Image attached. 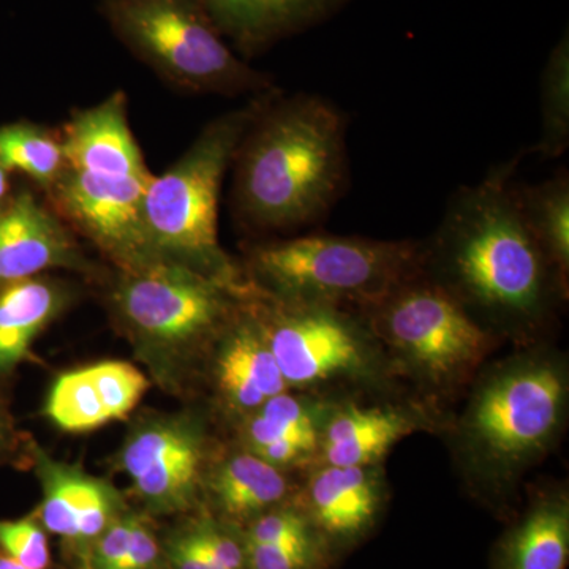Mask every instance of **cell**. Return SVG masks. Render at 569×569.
I'll return each mask as SVG.
<instances>
[{"instance_id": "obj_11", "label": "cell", "mask_w": 569, "mask_h": 569, "mask_svg": "<svg viewBox=\"0 0 569 569\" xmlns=\"http://www.w3.org/2000/svg\"><path fill=\"white\" fill-rule=\"evenodd\" d=\"M151 179L118 178L63 167L48 192L63 222L91 239L123 271L163 260L149 241L142 217V200Z\"/></svg>"}, {"instance_id": "obj_3", "label": "cell", "mask_w": 569, "mask_h": 569, "mask_svg": "<svg viewBox=\"0 0 569 569\" xmlns=\"http://www.w3.org/2000/svg\"><path fill=\"white\" fill-rule=\"evenodd\" d=\"M274 91L208 123L200 137L163 174L151 179L142 200L149 241L163 260L246 290L219 242V198L224 174L250 123Z\"/></svg>"}, {"instance_id": "obj_7", "label": "cell", "mask_w": 569, "mask_h": 569, "mask_svg": "<svg viewBox=\"0 0 569 569\" xmlns=\"http://www.w3.org/2000/svg\"><path fill=\"white\" fill-rule=\"evenodd\" d=\"M102 10L118 39L171 84L222 96L272 91L231 51L200 0H102Z\"/></svg>"}, {"instance_id": "obj_32", "label": "cell", "mask_w": 569, "mask_h": 569, "mask_svg": "<svg viewBox=\"0 0 569 569\" xmlns=\"http://www.w3.org/2000/svg\"><path fill=\"white\" fill-rule=\"evenodd\" d=\"M21 458L29 460V440L18 432L9 403L0 395V466Z\"/></svg>"}, {"instance_id": "obj_17", "label": "cell", "mask_w": 569, "mask_h": 569, "mask_svg": "<svg viewBox=\"0 0 569 569\" xmlns=\"http://www.w3.org/2000/svg\"><path fill=\"white\" fill-rule=\"evenodd\" d=\"M373 468L323 466L312 475L306 500L318 529L350 541L373 526L383 503V482Z\"/></svg>"}, {"instance_id": "obj_29", "label": "cell", "mask_w": 569, "mask_h": 569, "mask_svg": "<svg viewBox=\"0 0 569 569\" xmlns=\"http://www.w3.org/2000/svg\"><path fill=\"white\" fill-rule=\"evenodd\" d=\"M249 569H309L316 560V542L310 545H250L244 542Z\"/></svg>"}, {"instance_id": "obj_4", "label": "cell", "mask_w": 569, "mask_h": 569, "mask_svg": "<svg viewBox=\"0 0 569 569\" xmlns=\"http://www.w3.org/2000/svg\"><path fill=\"white\" fill-rule=\"evenodd\" d=\"M247 268L269 298L358 313L425 272V244L309 234L254 246Z\"/></svg>"}, {"instance_id": "obj_18", "label": "cell", "mask_w": 569, "mask_h": 569, "mask_svg": "<svg viewBox=\"0 0 569 569\" xmlns=\"http://www.w3.org/2000/svg\"><path fill=\"white\" fill-rule=\"evenodd\" d=\"M73 298L70 283L48 274L0 288V383L32 358L36 340Z\"/></svg>"}, {"instance_id": "obj_28", "label": "cell", "mask_w": 569, "mask_h": 569, "mask_svg": "<svg viewBox=\"0 0 569 569\" xmlns=\"http://www.w3.org/2000/svg\"><path fill=\"white\" fill-rule=\"evenodd\" d=\"M140 516L122 512L107 530L89 546L82 556V569H119L130 545Z\"/></svg>"}, {"instance_id": "obj_10", "label": "cell", "mask_w": 569, "mask_h": 569, "mask_svg": "<svg viewBox=\"0 0 569 569\" xmlns=\"http://www.w3.org/2000/svg\"><path fill=\"white\" fill-rule=\"evenodd\" d=\"M208 438L189 415H157L138 422L118 452L133 496L151 511H187L204 486Z\"/></svg>"}, {"instance_id": "obj_31", "label": "cell", "mask_w": 569, "mask_h": 569, "mask_svg": "<svg viewBox=\"0 0 569 569\" xmlns=\"http://www.w3.org/2000/svg\"><path fill=\"white\" fill-rule=\"evenodd\" d=\"M159 557L160 548L156 535L142 518L138 519L132 545L119 569H153Z\"/></svg>"}, {"instance_id": "obj_12", "label": "cell", "mask_w": 569, "mask_h": 569, "mask_svg": "<svg viewBox=\"0 0 569 569\" xmlns=\"http://www.w3.org/2000/svg\"><path fill=\"white\" fill-rule=\"evenodd\" d=\"M29 462L41 486L37 519L48 533L77 546L81 556L126 512L122 497L110 482L52 459L36 441H29Z\"/></svg>"}, {"instance_id": "obj_19", "label": "cell", "mask_w": 569, "mask_h": 569, "mask_svg": "<svg viewBox=\"0 0 569 569\" xmlns=\"http://www.w3.org/2000/svg\"><path fill=\"white\" fill-rule=\"evenodd\" d=\"M417 418L395 408L346 407L326 419L320 443L325 466L370 467L418 429Z\"/></svg>"}, {"instance_id": "obj_20", "label": "cell", "mask_w": 569, "mask_h": 569, "mask_svg": "<svg viewBox=\"0 0 569 569\" xmlns=\"http://www.w3.org/2000/svg\"><path fill=\"white\" fill-rule=\"evenodd\" d=\"M337 0H200L220 33L244 54L299 31Z\"/></svg>"}, {"instance_id": "obj_23", "label": "cell", "mask_w": 569, "mask_h": 569, "mask_svg": "<svg viewBox=\"0 0 569 569\" xmlns=\"http://www.w3.org/2000/svg\"><path fill=\"white\" fill-rule=\"evenodd\" d=\"M516 201L553 271L568 287L569 174L561 168L552 178L533 183L515 182Z\"/></svg>"}, {"instance_id": "obj_15", "label": "cell", "mask_w": 569, "mask_h": 569, "mask_svg": "<svg viewBox=\"0 0 569 569\" xmlns=\"http://www.w3.org/2000/svg\"><path fill=\"white\" fill-rule=\"evenodd\" d=\"M250 293L217 339L219 347L213 366L217 391L224 406L246 418L272 397L290 389L268 346Z\"/></svg>"}, {"instance_id": "obj_26", "label": "cell", "mask_w": 569, "mask_h": 569, "mask_svg": "<svg viewBox=\"0 0 569 569\" xmlns=\"http://www.w3.org/2000/svg\"><path fill=\"white\" fill-rule=\"evenodd\" d=\"M0 553L26 569L50 568V542L37 516L0 520Z\"/></svg>"}, {"instance_id": "obj_34", "label": "cell", "mask_w": 569, "mask_h": 569, "mask_svg": "<svg viewBox=\"0 0 569 569\" xmlns=\"http://www.w3.org/2000/svg\"><path fill=\"white\" fill-rule=\"evenodd\" d=\"M0 569H26V568L21 567V565H18L17 561L9 559V557L2 556V553H0Z\"/></svg>"}, {"instance_id": "obj_33", "label": "cell", "mask_w": 569, "mask_h": 569, "mask_svg": "<svg viewBox=\"0 0 569 569\" xmlns=\"http://www.w3.org/2000/svg\"><path fill=\"white\" fill-rule=\"evenodd\" d=\"M9 171L3 170V168L0 167V208H2V206L7 203V200H9Z\"/></svg>"}, {"instance_id": "obj_9", "label": "cell", "mask_w": 569, "mask_h": 569, "mask_svg": "<svg viewBox=\"0 0 569 569\" xmlns=\"http://www.w3.org/2000/svg\"><path fill=\"white\" fill-rule=\"evenodd\" d=\"M250 301L288 387H317L376 370L378 340L358 313L279 301L257 288Z\"/></svg>"}, {"instance_id": "obj_13", "label": "cell", "mask_w": 569, "mask_h": 569, "mask_svg": "<svg viewBox=\"0 0 569 569\" xmlns=\"http://www.w3.org/2000/svg\"><path fill=\"white\" fill-rule=\"evenodd\" d=\"M54 269H91L58 212L29 190L0 208V288L47 274Z\"/></svg>"}, {"instance_id": "obj_6", "label": "cell", "mask_w": 569, "mask_h": 569, "mask_svg": "<svg viewBox=\"0 0 569 569\" xmlns=\"http://www.w3.org/2000/svg\"><path fill=\"white\" fill-rule=\"evenodd\" d=\"M159 260L119 271L111 307L119 325L157 376L173 378L208 343L219 339L250 293Z\"/></svg>"}, {"instance_id": "obj_27", "label": "cell", "mask_w": 569, "mask_h": 569, "mask_svg": "<svg viewBox=\"0 0 569 569\" xmlns=\"http://www.w3.org/2000/svg\"><path fill=\"white\" fill-rule=\"evenodd\" d=\"M250 545H310L313 542L310 519L290 508H272L258 516L247 530Z\"/></svg>"}, {"instance_id": "obj_30", "label": "cell", "mask_w": 569, "mask_h": 569, "mask_svg": "<svg viewBox=\"0 0 569 569\" xmlns=\"http://www.w3.org/2000/svg\"><path fill=\"white\" fill-rule=\"evenodd\" d=\"M168 559L173 569H227L212 556L194 526L171 539Z\"/></svg>"}, {"instance_id": "obj_24", "label": "cell", "mask_w": 569, "mask_h": 569, "mask_svg": "<svg viewBox=\"0 0 569 569\" xmlns=\"http://www.w3.org/2000/svg\"><path fill=\"white\" fill-rule=\"evenodd\" d=\"M0 167L50 190L66 167L61 138L37 123H7L0 127Z\"/></svg>"}, {"instance_id": "obj_25", "label": "cell", "mask_w": 569, "mask_h": 569, "mask_svg": "<svg viewBox=\"0 0 569 569\" xmlns=\"http://www.w3.org/2000/svg\"><path fill=\"white\" fill-rule=\"evenodd\" d=\"M569 48L561 40L541 78V134L530 149L541 159H559L569 146Z\"/></svg>"}, {"instance_id": "obj_1", "label": "cell", "mask_w": 569, "mask_h": 569, "mask_svg": "<svg viewBox=\"0 0 569 569\" xmlns=\"http://www.w3.org/2000/svg\"><path fill=\"white\" fill-rule=\"evenodd\" d=\"M522 157L497 164L482 181L452 194L425 244V274L493 335H537L568 287L535 241L516 201Z\"/></svg>"}, {"instance_id": "obj_16", "label": "cell", "mask_w": 569, "mask_h": 569, "mask_svg": "<svg viewBox=\"0 0 569 569\" xmlns=\"http://www.w3.org/2000/svg\"><path fill=\"white\" fill-rule=\"evenodd\" d=\"M59 138L66 167L118 178H152L130 129L123 92L74 112Z\"/></svg>"}, {"instance_id": "obj_8", "label": "cell", "mask_w": 569, "mask_h": 569, "mask_svg": "<svg viewBox=\"0 0 569 569\" xmlns=\"http://www.w3.org/2000/svg\"><path fill=\"white\" fill-rule=\"evenodd\" d=\"M358 316L403 365L441 387L475 372L496 342L493 332L425 272Z\"/></svg>"}, {"instance_id": "obj_14", "label": "cell", "mask_w": 569, "mask_h": 569, "mask_svg": "<svg viewBox=\"0 0 569 569\" xmlns=\"http://www.w3.org/2000/svg\"><path fill=\"white\" fill-rule=\"evenodd\" d=\"M148 388V378L130 362H97L56 378L43 415L63 432H91L129 417Z\"/></svg>"}, {"instance_id": "obj_22", "label": "cell", "mask_w": 569, "mask_h": 569, "mask_svg": "<svg viewBox=\"0 0 569 569\" xmlns=\"http://www.w3.org/2000/svg\"><path fill=\"white\" fill-rule=\"evenodd\" d=\"M569 557L567 497L538 500L500 545V569H565Z\"/></svg>"}, {"instance_id": "obj_2", "label": "cell", "mask_w": 569, "mask_h": 569, "mask_svg": "<svg viewBox=\"0 0 569 569\" xmlns=\"http://www.w3.org/2000/svg\"><path fill=\"white\" fill-rule=\"evenodd\" d=\"M347 129L325 97L272 93L236 149V219L280 233L326 219L348 189Z\"/></svg>"}, {"instance_id": "obj_21", "label": "cell", "mask_w": 569, "mask_h": 569, "mask_svg": "<svg viewBox=\"0 0 569 569\" xmlns=\"http://www.w3.org/2000/svg\"><path fill=\"white\" fill-rule=\"evenodd\" d=\"M213 503L230 519H254L282 503L290 485L282 468L253 452L242 451L222 460L204 479Z\"/></svg>"}, {"instance_id": "obj_5", "label": "cell", "mask_w": 569, "mask_h": 569, "mask_svg": "<svg viewBox=\"0 0 569 569\" xmlns=\"http://www.w3.org/2000/svg\"><path fill=\"white\" fill-rule=\"evenodd\" d=\"M568 376L550 356H527L479 385L460 422V449L471 473L501 486L538 462L559 437Z\"/></svg>"}]
</instances>
